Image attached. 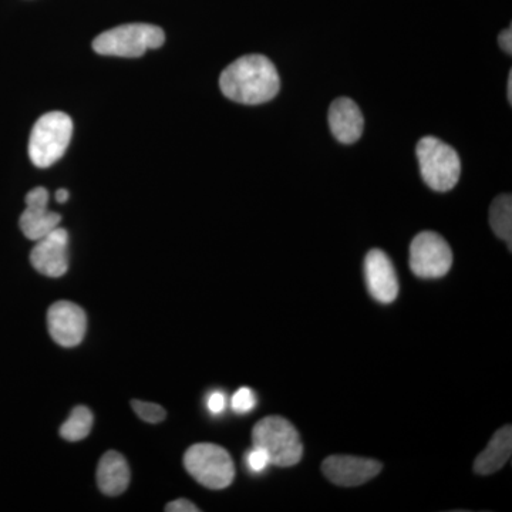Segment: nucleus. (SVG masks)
<instances>
[{
    "mask_svg": "<svg viewBox=\"0 0 512 512\" xmlns=\"http://www.w3.org/2000/svg\"><path fill=\"white\" fill-rule=\"evenodd\" d=\"M221 92L235 103H268L281 89V79L275 64L262 55L239 57L229 64L220 77Z\"/></svg>",
    "mask_w": 512,
    "mask_h": 512,
    "instance_id": "1",
    "label": "nucleus"
},
{
    "mask_svg": "<svg viewBox=\"0 0 512 512\" xmlns=\"http://www.w3.org/2000/svg\"><path fill=\"white\" fill-rule=\"evenodd\" d=\"M72 137V117L67 116L63 111H50L43 114L30 133V160L36 167H50L64 156Z\"/></svg>",
    "mask_w": 512,
    "mask_h": 512,
    "instance_id": "2",
    "label": "nucleus"
},
{
    "mask_svg": "<svg viewBox=\"0 0 512 512\" xmlns=\"http://www.w3.org/2000/svg\"><path fill=\"white\" fill-rule=\"evenodd\" d=\"M252 444L261 447L271 460V466H296L303 456V444L291 421L281 416L265 417L252 430Z\"/></svg>",
    "mask_w": 512,
    "mask_h": 512,
    "instance_id": "3",
    "label": "nucleus"
},
{
    "mask_svg": "<svg viewBox=\"0 0 512 512\" xmlns=\"http://www.w3.org/2000/svg\"><path fill=\"white\" fill-rule=\"evenodd\" d=\"M164 42V30L158 26L130 23L101 33L93 40V49L103 56L136 59L143 56L147 50L163 46Z\"/></svg>",
    "mask_w": 512,
    "mask_h": 512,
    "instance_id": "4",
    "label": "nucleus"
},
{
    "mask_svg": "<svg viewBox=\"0 0 512 512\" xmlns=\"http://www.w3.org/2000/svg\"><path fill=\"white\" fill-rule=\"evenodd\" d=\"M420 173L431 190L446 192L456 187L461 161L453 147L436 137L421 138L417 144Z\"/></svg>",
    "mask_w": 512,
    "mask_h": 512,
    "instance_id": "5",
    "label": "nucleus"
},
{
    "mask_svg": "<svg viewBox=\"0 0 512 512\" xmlns=\"http://www.w3.org/2000/svg\"><path fill=\"white\" fill-rule=\"evenodd\" d=\"M184 467L190 476L210 490H222L232 484L235 466L225 448L217 444H194L185 451Z\"/></svg>",
    "mask_w": 512,
    "mask_h": 512,
    "instance_id": "6",
    "label": "nucleus"
},
{
    "mask_svg": "<svg viewBox=\"0 0 512 512\" xmlns=\"http://www.w3.org/2000/svg\"><path fill=\"white\" fill-rule=\"evenodd\" d=\"M453 265V252L436 232H420L410 245V268L423 279L443 278Z\"/></svg>",
    "mask_w": 512,
    "mask_h": 512,
    "instance_id": "7",
    "label": "nucleus"
},
{
    "mask_svg": "<svg viewBox=\"0 0 512 512\" xmlns=\"http://www.w3.org/2000/svg\"><path fill=\"white\" fill-rule=\"evenodd\" d=\"M47 329L57 345L74 348L86 335V312L76 303L57 301L47 311Z\"/></svg>",
    "mask_w": 512,
    "mask_h": 512,
    "instance_id": "8",
    "label": "nucleus"
},
{
    "mask_svg": "<svg viewBox=\"0 0 512 512\" xmlns=\"http://www.w3.org/2000/svg\"><path fill=\"white\" fill-rule=\"evenodd\" d=\"M30 262L39 274L49 278H60L66 274L69 269V232L57 227L36 241Z\"/></svg>",
    "mask_w": 512,
    "mask_h": 512,
    "instance_id": "9",
    "label": "nucleus"
},
{
    "mask_svg": "<svg viewBox=\"0 0 512 512\" xmlns=\"http://www.w3.org/2000/svg\"><path fill=\"white\" fill-rule=\"evenodd\" d=\"M26 210L20 215V229L30 241H39L60 227L62 215L49 211V191L43 187L33 188L25 198Z\"/></svg>",
    "mask_w": 512,
    "mask_h": 512,
    "instance_id": "10",
    "label": "nucleus"
},
{
    "mask_svg": "<svg viewBox=\"0 0 512 512\" xmlns=\"http://www.w3.org/2000/svg\"><path fill=\"white\" fill-rule=\"evenodd\" d=\"M382 464L372 458L330 456L323 461L325 477L340 487H357L367 483L382 471Z\"/></svg>",
    "mask_w": 512,
    "mask_h": 512,
    "instance_id": "11",
    "label": "nucleus"
},
{
    "mask_svg": "<svg viewBox=\"0 0 512 512\" xmlns=\"http://www.w3.org/2000/svg\"><path fill=\"white\" fill-rule=\"evenodd\" d=\"M365 278L370 295L380 303H392L399 295V279L389 256L372 249L365 259Z\"/></svg>",
    "mask_w": 512,
    "mask_h": 512,
    "instance_id": "12",
    "label": "nucleus"
},
{
    "mask_svg": "<svg viewBox=\"0 0 512 512\" xmlns=\"http://www.w3.org/2000/svg\"><path fill=\"white\" fill-rule=\"evenodd\" d=\"M329 126L336 140L343 144H353L362 137L365 120L355 101L340 97L330 106Z\"/></svg>",
    "mask_w": 512,
    "mask_h": 512,
    "instance_id": "13",
    "label": "nucleus"
},
{
    "mask_svg": "<svg viewBox=\"0 0 512 512\" xmlns=\"http://www.w3.org/2000/svg\"><path fill=\"white\" fill-rule=\"evenodd\" d=\"M97 484L101 493L110 497L123 494L130 484V468L126 458L117 451H107L97 467Z\"/></svg>",
    "mask_w": 512,
    "mask_h": 512,
    "instance_id": "14",
    "label": "nucleus"
},
{
    "mask_svg": "<svg viewBox=\"0 0 512 512\" xmlns=\"http://www.w3.org/2000/svg\"><path fill=\"white\" fill-rule=\"evenodd\" d=\"M512 453V429L510 424L501 427L494 434L483 453L476 458L474 471L480 476H490L497 473L510 460Z\"/></svg>",
    "mask_w": 512,
    "mask_h": 512,
    "instance_id": "15",
    "label": "nucleus"
},
{
    "mask_svg": "<svg viewBox=\"0 0 512 512\" xmlns=\"http://www.w3.org/2000/svg\"><path fill=\"white\" fill-rule=\"evenodd\" d=\"M490 225L498 238L507 242L511 249L512 242V198L503 194L495 198L490 208Z\"/></svg>",
    "mask_w": 512,
    "mask_h": 512,
    "instance_id": "16",
    "label": "nucleus"
},
{
    "mask_svg": "<svg viewBox=\"0 0 512 512\" xmlns=\"http://www.w3.org/2000/svg\"><path fill=\"white\" fill-rule=\"evenodd\" d=\"M92 427L93 413L86 406H77L60 427V436L67 441H80L89 436Z\"/></svg>",
    "mask_w": 512,
    "mask_h": 512,
    "instance_id": "17",
    "label": "nucleus"
},
{
    "mask_svg": "<svg viewBox=\"0 0 512 512\" xmlns=\"http://www.w3.org/2000/svg\"><path fill=\"white\" fill-rule=\"evenodd\" d=\"M134 412L141 420L147 421V423L157 424L165 420V410L163 407L158 406L156 403L140 402V400H133L131 402Z\"/></svg>",
    "mask_w": 512,
    "mask_h": 512,
    "instance_id": "18",
    "label": "nucleus"
},
{
    "mask_svg": "<svg viewBox=\"0 0 512 512\" xmlns=\"http://www.w3.org/2000/svg\"><path fill=\"white\" fill-rule=\"evenodd\" d=\"M256 397L255 393L252 392L248 387H242L237 393L232 396L231 407L237 414H248L255 409Z\"/></svg>",
    "mask_w": 512,
    "mask_h": 512,
    "instance_id": "19",
    "label": "nucleus"
},
{
    "mask_svg": "<svg viewBox=\"0 0 512 512\" xmlns=\"http://www.w3.org/2000/svg\"><path fill=\"white\" fill-rule=\"evenodd\" d=\"M245 464H247L248 470L251 473L259 474L264 473L266 468L271 466V460H269L268 454L261 447H252L251 450L245 454Z\"/></svg>",
    "mask_w": 512,
    "mask_h": 512,
    "instance_id": "20",
    "label": "nucleus"
},
{
    "mask_svg": "<svg viewBox=\"0 0 512 512\" xmlns=\"http://www.w3.org/2000/svg\"><path fill=\"white\" fill-rule=\"evenodd\" d=\"M225 407H227V397L222 392H212L207 399V409L210 410L211 414L218 416V414L224 413Z\"/></svg>",
    "mask_w": 512,
    "mask_h": 512,
    "instance_id": "21",
    "label": "nucleus"
},
{
    "mask_svg": "<svg viewBox=\"0 0 512 512\" xmlns=\"http://www.w3.org/2000/svg\"><path fill=\"white\" fill-rule=\"evenodd\" d=\"M165 511L168 512H198L200 508L197 505L192 504L191 501L180 498V500L173 501L165 507Z\"/></svg>",
    "mask_w": 512,
    "mask_h": 512,
    "instance_id": "22",
    "label": "nucleus"
},
{
    "mask_svg": "<svg viewBox=\"0 0 512 512\" xmlns=\"http://www.w3.org/2000/svg\"><path fill=\"white\" fill-rule=\"evenodd\" d=\"M498 42H500L501 49L504 50L505 53L511 55L512 53V29L508 28L501 32L500 37H498Z\"/></svg>",
    "mask_w": 512,
    "mask_h": 512,
    "instance_id": "23",
    "label": "nucleus"
},
{
    "mask_svg": "<svg viewBox=\"0 0 512 512\" xmlns=\"http://www.w3.org/2000/svg\"><path fill=\"white\" fill-rule=\"evenodd\" d=\"M69 197V191L64 190V188H60V190L56 191V201L59 202V204H64V202H67Z\"/></svg>",
    "mask_w": 512,
    "mask_h": 512,
    "instance_id": "24",
    "label": "nucleus"
},
{
    "mask_svg": "<svg viewBox=\"0 0 512 512\" xmlns=\"http://www.w3.org/2000/svg\"><path fill=\"white\" fill-rule=\"evenodd\" d=\"M508 101L512 103V72L508 74V90H507Z\"/></svg>",
    "mask_w": 512,
    "mask_h": 512,
    "instance_id": "25",
    "label": "nucleus"
}]
</instances>
